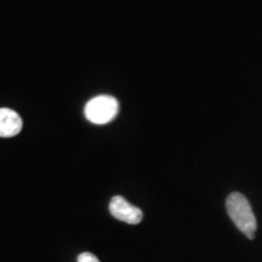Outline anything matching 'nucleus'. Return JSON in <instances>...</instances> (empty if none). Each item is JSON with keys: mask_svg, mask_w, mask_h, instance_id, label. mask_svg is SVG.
<instances>
[{"mask_svg": "<svg viewBox=\"0 0 262 262\" xmlns=\"http://www.w3.org/2000/svg\"><path fill=\"white\" fill-rule=\"evenodd\" d=\"M226 209L239 231L247 235L248 239L253 241L257 228L256 217L245 195L239 192L231 193L226 199Z\"/></svg>", "mask_w": 262, "mask_h": 262, "instance_id": "f257e3e1", "label": "nucleus"}, {"mask_svg": "<svg viewBox=\"0 0 262 262\" xmlns=\"http://www.w3.org/2000/svg\"><path fill=\"white\" fill-rule=\"evenodd\" d=\"M118 111H119V104L116 98L108 95H100L91 98L86 103L84 114L89 122L102 125L112 122L117 117Z\"/></svg>", "mask_w": 262, "mask_h": 262, "instance_id": "f03ea898", "label": "nucleus"}, {"mask_svg": "<svg viewBox=\"0 0 262 262\" xmlns=\"http://www.w3.org/2000/svg\"><path fill=\"white\" fill-rule=\"evenodd\" d=\"M111 215L116 217L117 220L126 222L129 225H137L142 221L143 212L137 206L130 204L125 198L120 195L113 196L110 203Z\"/></svg>", "mask_w": 262, "mask_h": 262, "instance_id": "7ed1b4c3", "label": "nucleus"}, {"mask_svg": "<svg viewBox=\"0 0 262 262\" xmlns=\"http://www.w3.org/2000/svg\"><path fill=\"white\" fill-rule=\"evenodd\" d=\"M21 117L10 108H0V137H14L22 130Z\"/></svg>", "mask_w": 262, "mask_h": 262, "instance_id": "20e7f679", "label": "nucleus"}, {"mask_svg": "<svg viewBox=\"0 0 262 262\" xmlns=\"http://www.w3.org/2000/svg\"><path fill=\"white\" fill-rule=\"evenodd\" d=\"M78 262H100L98 258L91 253H83L78 256Z\"/></svg>", "mask_w": 262, "mask_h": 262, "instance_id": "39448f33", "label": "nucleus"}]
</instances>
